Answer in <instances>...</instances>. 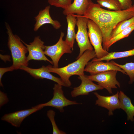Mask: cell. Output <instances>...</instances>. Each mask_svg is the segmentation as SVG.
Returning a JSON list of instances; mask_svg holds the SVG:
<instances>
[{"instance_id": "6da1fadb", "label": "cell", "mask_w": 134, "mask_h": 134, "mask_svg": "<svg viewBox=\"0 0 134 134\" xmlns=\"http://www.w3.org/2000/svg\"><path fill=\"white\" fill-rule=\"evenodd\" d=\"M84 16L94 22L99 27L103 35V48L110 38L112 32L120 22L134 16V4L128 9L118 11H110L101 7L98 3L90 0L88 7Z\"/></svg>"}, {"instance_id": "7a4b0ae2", "label": "cell", "mask_w": 134, "mask_h": 134, "mask_svg": "<svg viewBox=\"0 0 134 134\" xmlns=\"http://www.w3.org/2000/svg\"><path fill=\"white\" fill-rule=\"evenodd\" d=\"M95 57L96 55L94 50H87L77 60L64 67L55 68L50 65L47 66L50 72L59 76L65 87H69L71 85L69 79L70 77L74 75H84L85 66L89 61Z\"/></svg>"}, {"instance_id": "3957f363", "label": "cell", "mask_w": 134, "mask_h": 134, "mask_svg": "<svg viewBox=\"0 0 134 134\" xmlns=\"http://www.w3.org/2000/svg\"><path fill=\"white\" fill-rule=\"evenodd\" d=\"M5 26L8 35L7 45L11 51L12 60V67L14 70H16L23 66H28V62L26 56L28 52L27 47L23 44L20 37L13 34L7 23H5Z\"/></svg>"}, {"instance_id": "277c9868", "label": "cell", "mask_w": 134, "mask_h": 134, "mask_svg": "<svg viewBox=\"0 0 134 134\" xmlns=\"http://www.w3.org/2000/svg\"><path fill=\"white\" fill-rule=\"evenodd\" d=\"M77 18L76 25L78 30L75 39L80 49L79 53L76 59L80 58L87 50H93V48L89 40L87 24L89 19L83 15H76Z\"/></svg>"}, {"instance_id": "5b68a950", "label": "cell", "mask_w": 134, "mask_h": 134, "mask_svg": "<svg viewBox=\"0 0 134 134\" xmlns=\"http://www.w3.org/2000/svg\"><path fill=\"white\" fill-rule=\"evenodd\" d=\"M87 26L90 42L94 47L96 58H101L107 55L109 52L102 46L103 35L98 26L92 20L89 19Z\"/></svg>"}, {"instance_id": "8992f818", "label": "cell", "mask_w": 134, "mask_h": 134, "mask_svg": "<svg viewBox=\"0 0 134 134\" xmlns=\"http://www.w3.org/2000/svg\"><path fill=\"white\" fill-rule=\"evenodd\" d=\"M64 35V33L61 32L59 39L56 44L51 46H45L44 53L51 59L53 67L55 68L58 67L59 60L64 54H70L72 52L71 47L63 39Z\"/></svg>"}, {"instance_id": "52a82bcc", "label": "cell", "mask_w": 134, "mask_h": 134, "mask_svg": "<svg viewBox=\"0 0 134 134\" xmlns=\"http://www.w3.org/2000/svg\"><path fill=\"white\" fill-rule=\"evenodd\" d=\"M117 72L116 70L109 71L86 76L92 81L97 82L98 84L105 89L109 94H112V89L117 88L116 85L120 87V83L116 78Z\"/></svg>"}, {"instance_id": "ba28073f", "label": "cell", "mask_w": 134, "mask_h": 134, "mask_svg": "<svg viewBox=\"0 0 134 134\" xmlns=\"http://www.w3.org/2000/svg\"><path fill=\"white\" fill-rule=\"evenodd\" d=\"M53 97L50 101L42 103L43 107L50 106L58 109L61 112L64 111V108L68 105L81 104L76 101L70 100L65 96L62 89V86L57 83L55 84L53 88Z\"/></svg>"}, {"instance_id": "9c48e42d", "label": "cell", "mask_w": 134, "mask_h": 134, "mask_svg": "<svg viewBox=\"0 0 134 134\" xmlns=\"http://www.w3.org/2000/svg\"><path fill=\"white\" fill-rule=\"evenodd\" d=\"M27 48L29 54L27 57L29 62L31 60L47 61L53 65V62L48 59L44 53L45 45L39 36H35L33 42L28 44L22 40Z\"/></svg>"}, {"instance_id": "30bf717a", "label": "cell", "mask_w": 134, "mask_h": 134, "mask_svg": "<svg viewBox=\"0 0 134 134\" xmlns=\"http://www.w3.org/2000/svg\"><path fill=\"white\" fill-rule=\"evenodd\" d=\"M43 108L42 104H40L31 108L5 114L1 117V119L16 127H19L22 122L26 118Z\"/></svg>"}, {"instance_id": "8fae6325", "label": "cell", "mask_w": 134, "mask_h": 134, "mask_svg": "<svg viewBox=\"0 0 134 134\" xmlns=\"http://www.w3.org/2000/svg\"><path fill=\"white\" fill-rule=\"evenodd\" d=\"M78 78L81 80V83L78 86L74 88L71 92L70 94L72 98L80 95H88L90 92L104 89L99 85L94 83L86 75L79 76Z\"/></svg>"}, {"instance_id": "7c38bea8", "label": "cell", "mask_w": 134, "mask_h": 134, "mask_svg": "<svg viewBox=\"0 0 134 134\" xmlns=\"http://www.w3.org/2000/svg\"><path fill=\"white\" fill-rule=\"evenodd\" d=\"M102 61H92L88 62L84 68V71L89 72L91 75L111 70L119 71L123 74H126L123 70L113 64L111 61L104 62Z\"/></svg>"}, {"instance_id": "4fadbf2b", "label": "cell", "mask_w": 134, "mask_h": 134, "mask_svg": "<svg viewBox=\"0 0 134 134\" xmlns=\"http://www.w3.org/2000/svg\"><path fill=\"white\" fill-rule=\"evenodd\" d=\"M119 92L115 94L110 96L101 95L97 92L93 93L98 99L95 104L104 107L108 110L109 116L112 115L115 110L120 108V102L119 98Z\"/></svg>"}, {"instance_id": "5bb4252c", "label": "cell", "mask_w": 134, "mask_h": 134, "mask_svg": "<svg viewBox=\"0 0 134 134\" xmlns=\"http://www.w3.org/2000/svg\"><path fill=\"white\" fill-rule=\"evenodd\" d=\"M19 69L27 72L36 79L45 78L49 79L65 87L60 78L56 77L50 73L47 66H43L38 68H33L28 66H23Z\"/></svg>"}, {"instance_id": "9a60e30c", "label": "cell", "mask_w": 134, "mask_h": 134, "mask_svg": "<svg viewBox=\"0 0 134 134\" xmlns=\"http://www.w3.org/2000/svg\"><path fill=\"white\" fill-rule=\"evenodd\" d=\"M50 5L46 6L43 10H40L37 15L34 17L36 21L34 29V31H37L42 26L46 24H51L56 29L61 27L60 23L58 21L53 20L50 16Z\"/></svg>"}, {"instance_id": "2e32d148", "label": "cell", "mask_w": 134, "mask_h": 134, "mask_svg": "<svg viewBox=\"0 0 134 134\" xmlns=\"http://www.w3.org/2000/svg\"><path fill=\"white\" fill-rule=\"evenodd\" d=\"M90 0H74L73 3L64 9L63 14L65 15L69 14L84 15L87 9Z\"/></svg>"}, {"instance_id": "e0dca14e", "label": "cell", "mask_w": 134, "mask_h": 134, "mask_svg": "<svg viewBox=\"0 0 134 134\" xmlns=\"http://www.w3.org/2000/svg\"><path fill=\"white\" fill-rule=\"evenodd\" d=\"M119 98L120 108L126 113L127 115V120L132 122L134 121V106L132 103L131 99L122 91L119 92Z\"/></svg>"}, {"instance_id": "ac0fdd59", "label": "cell", "mask_w": 134, "mask_h": 134, "mask_svg": "<svg viewBox=\"0 0 134 134\" xmlns=\"http://www.w3.org/2000/svg\"><path fill=\"white\" fill-rule=\"evenodd\" d=\"M66 16L67 27V34L65 40L73 50L76 34L75 33V27L76 25L77 18L74 14H69Z\"/></svg>"}, {"instance_id": "d6986e66", "label": "cell", "mask_w": 134, "mask_h": 134, "mask_svg": "<svg viewBox=\"0 0 134 134\" xmlns=\"http://www.w3.org/2000/svg\"><path fill=\"white\" fill-rule=\"evenodd\" d=\"M134 56V49L128 51L120 52H111L101 58L98 59L95 58L92 61H103L105 60L106 62H109L112 59L127 57L129 56Z\"/></svg>"}, {"instance_id": "ffe728a7", "label": "cell", "mask_w": 134, "mask_h": 134, "mask_svg": "<svg viewBox=\"0 0 134 134\" xmlns=\"http://www.w3.org/2000/svg\"><path fill=\"white\" fill-rule=\"evenodd\" d=\"M134 30V24L110 39L106 43L103 49L108 51L109 47L112 44L128 36Z\"/></svg>"}, {"instance_id": "44dd1931", "label": "cell", "mask_w": 134, "mask_h": 134, "mask_svg": "<svg viewBox=\"0 0 134 134\" xmlns=\"http://www.w3.org/2000/svg\"><path fill=\"white\" fill-rule=\"evenodd\" d=\"M134 24V16L129 19L120 22L113 30L111 34L110 39Z\"/></svg>"}, {"instance_id": "7402d4cb", "label": "cell", "mask_w": 134, "mask_h": 134, "mask_svg": "<svg viewBox=\"0 0 134 134\" xmlns=\"http://www.w3.org/2000/svg\"><path fill=\"white\" fill-rule=\"evenodd\" d=\"M113 64L116 65L123 70L128 75L130 78L129 84H131L134 82V63H126L124 65L119 64L113 61H111Z\"/></svg>"}, {"instance_id": "603a6c76", "label": "cell", "mask_w": 134, "mask_h": 134, "mask_svg": "<svg viewBox=\"0 0 134 134\" xmlns=\"http://www.w3.org/2000/svg\"><path fill=\"white\" fill-rule=\"evenodd\" d=\"M97 2L101 6L114 11L122 10L121 6L118 0H98Z\"/></svg>"}, {"instance_id": "cb8c5ba5", "label": "cell", "mask_w": 134, "mask_h": 134, "mask_svg": "<svg viewBox=\"0 0 134 134\" xmlns=\"http://www.w3.org/2000/svg\"><path fill=\"white\" fill-rule=\"evenodd\" d=\"M55 112L53 110H50L47 111V115L51 122L53 128V134H65L66 133L59 129L56 124L55 119Z\"/></svg>"}, {"instance_id": "d4e9b609", "label": "cell", "mask_w": 134, "mask_h": 134, "mask_svg": "<svg viewBox=\"0 0 134 134\" xmlns=\"http://www.w3.org/2000/svg\"><path fill=\"white\" fill-rule=\"evenodd\" d=\"M73 0H48L51 5L65 9L69 6Z\"/></svg>"}, {"instance_id": "484cf974", "label": "cell", "mask_w": 134, "mask_h": 134, "mask_svg": "<svg viewBox=\"0 0 134 134\" xmlns=\"http://www.w3.org/2000/svg\"><path fill=\"white\" fill-rule=\"evenodd\" d=\"M121 6L122 10L131 8L133 5L132 0H118Z\"/></svg>"}, {"instance_id": "4316f807", "label": "cell", "mask_w": 134, "mask_h": 134, "mask_svg": "<svg viewBox=\"0 0 134 134\" xmlns=\"http://www.w3.org/2000/svg\"><path fill=\"white\" fill-rule=\"evenodd\" d=\"M14 70L11 66L10 67H0V85L1 87L3 85L1 82V79L4 74L5 72L9 71H12Z\"/></svg>"}]
</instances>
